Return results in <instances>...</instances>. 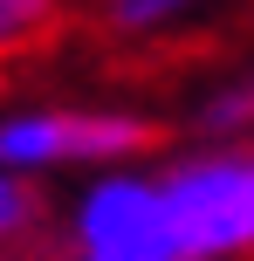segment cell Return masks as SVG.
<instances>
[{
	"mask_svg": "<svg viewBox=\"0 0 254 261\" xmlns=\"http://www.w3.org/2000/svg\"><path fill=\"white\" fill-rule=\"evenodd\" d=\"M165 206L186 261L254 254V151H200L165 172Z\"/></svg>",
	"mask_w": 254,
	"mask_h": 261,
	"instance_id": "obj_1",
	"label": "cell"
},
{
	"mask_svg": "<svg viewBox=\"0 0 254 261\" xmlns=\"http://www.w3.org/2000/svg\"><path fill=\"white\" fill-rule=\"evenodd\" d=\"M151 144V124L131 110H14L0 117V165L55 172V165H124Z\"/></svg>",
	"mask_w": 254,
	"mask_h": 261,
	"instance_id": "obj_2",
	"label": "cell"
},
{
	"mask_svg": "<svg viewBox=\"0 0 254 261\" xmlns=\"http://www.w3.org/2000/svg\"><path fill=\"white\" fill-rule=\"evenodd\" d=\"M69 234H76V261H186L165 206V179H137V172L96 179L76 199Z\"/></svg>",
	"mask_w": 254,
	"mask_h": 261,
	"instance_id": "obj_3",
	"label": "cell"
},
{
	"mask_svg": "<svg viewBox=\"0 0 254 261\" xmlns=\"http://www.w3.org/2000/svg\"><path fill=\"white\" fill-rule=\"evenodd\" d=\"M192 7H200V0H103V21L117 28V35H158V28L186 21Z\"/></svg>",
	"mask_w": 254,
	"mask_h": 261,
	"instance_id": "obj_4",
	"label": "cell"
},
{
	"mask_svg": "<svg viewBox=\"0 0 254 261\" xmlns=\"http://www.w3.org/2000/svg\"><path fill=\"white\" fill-rule=\"evenodd\" d=\"M200 130H220V138H234V130H254V76L220 83V90L200 103Z\"/></svg>",
	"mask_w": 254,
	"mask_h": 261,
	"instance_id": "obj_5",
	"label": "cell"
},
{
	"mask_svg": "<svg viewBox=\"0 0 254 261\" xmlns=\"http://www.w3.org/2000/svg\"><path fill=\"white\" fill-rule=\"evenodd\" d=\"M48 21H55V0H0V62L14 48H27Z\"/></svg>",
	"mask_w": 254,
	"mask_h": 261,
	"instance_id": "obj_6",
	"label": "cell"
},
{
	"mask_svg": "<svg viewBox=\"0 0 254 261\" xmlns=\"http://www.w3.org/2000/svg\"><path fill=\"white\" fill-rule=\"evenodd\" d=\"M35 227V193H27V172H7L0 165V248L21 241Z\"/></svg>",
	"mask_w": 254,
	"mask_h": 261,
	"instance_id": "obj_7",
	"label": "cell"
}]
</instances>
